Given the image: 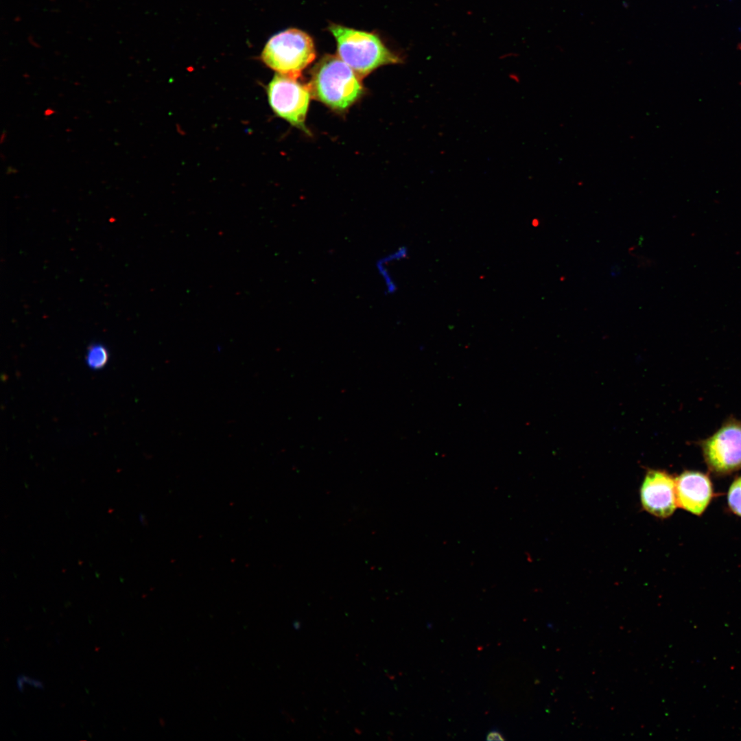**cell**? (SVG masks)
Listing matches in <instances>:
<instances>
[{
    "label": "cell",
    "instance_id": "8",
    "mask_svg": "<svg viewBox=\"0 0 741 741\" xmlns=\"http://www.w3.org/2000/svg\"><path fill=\"white\" fill-rule=\"evenodd\" d=\"M87 363L93 368H99L104 366L108 360V353L102 345L91 346L87 353Z\"/></svg>",
    "mask_w": 741,
    "mask_h": 741
},
{
    "label": "cell",
    "instance_id": "9",
    "mask_svg": "<svg viewBox=\"0 0 741 741\" xmlns=\"http://www.w3.org/2000/svg\"><path fill=\"white\" fill-rule=\"evenodd\" d=\"M727 499L731 510L735 514L741 516V477L736 479L731 485Z\"/></svg>",
    "mask_w": 741,
    "mask_h": 741
},
{
    "label": "cell",
    "instance_id": "11",
    "mask_svg": "<svg viewBox=\"0 0 741 741\" xmlns=\"http://www.w3.org/2000/svg\"><path fill=\"white\" fill-rule=\"evenodd\" d=\"M54 113H55V111L53 109L47 108L45 111V116H50V115H53Z\"/></svg>",
    "mask_w": 741,
    "mask_h": 741
},
{
    "label": "cell",
    "instance_id": "7",
    "mask_svg": "<svg viewBox=\"0 0 741 741\" xmlns=\"http://www.w3.org/2000/svg\"><path fill=\"white\" fill-rule=\"evenodd\" d=\"M674 480L677 506L694 515H701L712 497L709 478L698 471H686Z\"/></svg>",
    "mask_w": 741,
    "mask_h": 741
},
{
    "label": "cell",
    "instance_id": "5",
    "mask_svg": "<svg viewBox=\"0 0 741 741\" xmlns=\"http://www.w3.org/2000/svg\"><path fill=\"white\" fill-rule=\"evenodd\" d=\"M708 467L720 474L741 469V422L729 419L712 436L701 443Z\"/></svg>",
    "mask_w": 741,
    "mask_h": 741
},
{
    "label": "cell",
    "instance_id": "4",
    "mask_svg": "<svg viewBox=\"0 0 741 741\" xmlns=\"http://www.w3.org/2000/svg\"><path fill=\"white\" fill-rule=\"evenodd\" d=\"M267 95L277 116L309 132L305 124L311 95L309 85L301 83L297 78L277 73L267 86Z\"/></svg>",
    "mask_w": 741,
    "mask_h": 741
},
{
    "label": "cell",
    "instance_id": "3",
    "mask_svg": "<svg viewBox=\"0 0 741 741\" xmlns=\"http://www.w3.org/2000/svg\"><path fill=\"white\" fill-rule=\"evenodd\" d=\"M262 61L279 73L298 78L316 58L312 38L298 29H287L272 36L261 53Z\"/></svg>",
    "mask_w": 741,
    "mask_h": 741
},
{
    "label": "cell",
    "instance_id": "1",
    "mask_svg": "<svg viewBox=\"0 0 741 741\" xmlns=\"http://www.w3.org/2000/svg\"><path fill=\"white\" fill-rule=\"evenodd\" d=\"M315 98L336 110H344L362 95L360 78L338 56L327 55L315 65L308 84Z\"/></svg>",
    "mask_w": 741,
    "mask_h": 741
},
{
    "label": "cell",
    "instance_id": "12",
    "mask_svg": "<svg viewBox=\"0 0 741 741\" xmlns=\"http://www.w3.org/2000/svg\"><path fill=\"white\" fill-rule=\"evenodd\" d=\"M5 138H6V132H2L1 135V139H0L1 143H3V140L5 139Z\"/></svg>",
    "mask_w": 741,
    "mask_h": 741
},
{
    "label": "cell",
    "instance_id": "2",
    "mask_svg": "<svg viewBox=\"0 0 741 741\" xmlns=\"http://www.w3.org/2000/svg\"><path fill=\"white\" fill-rule=\"evenodd\" d=\"M329 30L336 41L338 57L360 78L381 66L401 62L377 34L337 24L331 25Z\"/></svg>",
    "mask_w": 741,
    "mask_h": 741
},
{
    "label": "cell",
    "instance_id": "10",
    "mask_svg": "<svg viewBox=\"0 0 741 741\" xmlns=\"http://www.w3.org/2000/svg\"><path fill=\"white\" fill-rule=\"evenodd\" d=\"M487 740H504L505 738L498 731H491L486 736Z\"/></svg>",
    "mask_w": 741,
    "mask_h": 741
},
{
    "label": "cell",
    "instance_id": "6",
    "mask_svg": "<svg viewBox=\"0 0 741 741\" xmlns=\"http://www.w3.org/2000/svg\"><path fill=\"white\" fill-rule=\"evenodd\" d=\"M640 497L646 511L658 517H668L677 506L675 480L664 471H649L642 482Z\"/></svg>",
    "mask_w": 741,
    "mask_h": 741
}]
</instances>
